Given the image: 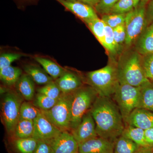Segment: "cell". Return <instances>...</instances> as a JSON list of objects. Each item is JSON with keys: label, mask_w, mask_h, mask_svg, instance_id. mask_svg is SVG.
<instances>
[{"label": "cell", "mask_w": 153, "mask_h": 153, "mask_svg": "<svg viewBox=\"0 0 153 153\" xmlns=\"http://www.w3.org/2000/svg\"><path fill=\"white\" fill-rule=\"evenodd\" d=\"M77 1L91 6V7H95L99 2L100 0H77Z\"/></svg>", "instance_id": "ab89813d"}, {"label": "cell", "mask_w": 153, "mask_h": 153, "mask_svg": "<svg viewBox=\"0 0 153 153\" xmlns=\"http://www.w3.org/2000/svg\"><path fill=\"white\" fill-rule=\"evenodd\" d=\"M102 46L111 54L115 55L120 48L115 41L113 29L106 25L104 41Z\"/></svg>", "instance_id": "83f0119b"}, {"label": "cell", "mask_w": 153, "mask_h": 153, "mask_svg": "<svg viewBox=\"0 0 153 153\" xmlns=\"http://www.w3.org/2000/svg\"><path fill=\"white\" fill-rule=\"evenodd\" d=\"M113 33L115 41L120 48L121 45L125 43L126 33L125 25H120L113 29Z\"/></svg>", "instance_id": "d590c367"}, {"label": "cell", "mask_w": 153, "mask_h": 153, "mask_svg": "<svg viewBox=\"0 0 153 153\" xmlns=\"http://www.w3.org/2000/svg\"><path fill=\"white\" fill-rule=\"evenodd\" d=\"M145 138L149 147H153V127L145 130Z\"/></svg>", "instance_id": "f35d334b"}, {"label": "cell", "mask_w": 153, "mask_h": 153, "mask_svg": "<svg viewBox=\"0 0 153 153\" xmlns=\"http://www.w3.org/2000/svg\"><path fill=\"white\" fill-rule=\"evenodd\" d=\"M134 9L133 0H119L109 14H126Z\"/></svg>", "instance_id": "1f68e13d"}, {"label": "cell", "mask_w": 153, "mask_h": 153, "mask_svg": "<svg viewBox=\"0 0 153 153\" xmlns=\"http://www.w3.org/2000/svg\"><path fill=\"white\" fill-rule=\"evenodd\" d=\"M146 15L148 25L153 23V0L148 3L146 7Z\"/></svg>", "instance_id": "74e56055"}, {"label": "cell", "mask_w": 153, "mask_h": 153, "mask_svg": "<svg viewBox=\"0 0 153 153\" xmlns=\"http://www.w3.org/2000/svg\"><path fill=\"white\" fill-rule=\"evenodd\" d=\"M33 153H53L49 140H39Z\"/></svg>", "instance_id": "8d00e7d4"}, {"label": "cell", "mask_w": 153, "mask_h": 153, "mask_svg": "<svg viewBox=\"0 0 153 153\" xmlns=\"http://www.w3.org/2000/svg\"><path fill=\"white\" fill-rule=\"evenodd\" d=\"M113 96L125 123L127 119L134 110L140 108V87L120 84Z\"/></svg>", "instance_id": "8992f818"}, {"label": "cell", "mask_w": 153, "mask_h": 153, "mask_svg": "<svg viewBox=\"0 0 153 153\" xmlns=\"http://www.w3.org/2000/svg\"><path fill=\"white\" fill-rule=\"evenodd\" d=\"M126 14H108L102 15L101 19L105 25L112 29L125 25Z\"/></svg>", "instance_id": "4dcf8cb0"}, {"label": "cell", "mask_w": 153, "mask_h": 153, "mask_svg": "<svg viewBox=\"0 0 153 153\" xmlns=\"http://www.w3.org/2000/svg\"><path fill=\"white\" fill-rule=\"evenodd\" d=\"M22 97L19 94L9 91L5 94L2 104L3 121L8 133L13 135L20 118V111Z\"/></svg>", "instance_id": "ba28073f"}, {"label": "cell", "mask_w": 153, "mask_h": 153, "mask_svg": "<svg viewBox=\"0 0 153 153\" xmlns=\"http://www.w3.org/2000/svg\"><path fill=\"white\" fill-rule=\"evenodd\" d=\"M72 97L73 93H62L51 109L41 110L42 113L61 131L70 130Z\"/></svg>", "instance_id": "5b68a950"}, {"label": "cell", "mask_w": 153, "mask_h": 153, "mask_svg": "<svg viewBox=\"0 0 153 153\" xmlns=\"http://www.w3.org/2000/svg\"><path fill=\"white\" fill-rule=\"evenodd\" d=\"M88 83L95 90L98 95L111 97L120 85L117 63H111L103 68L90 71L86 74Z\"/></svg>", "instance_id": "3957f363"}, {"label": "cell", "mask_w": 153, "mask_h": 153, "mask_svg": "<svg viewBox=\"0 0 153 153\" xmlns=\"http://www.w3.org/2000/svg\"><path fill=\"white\" fill-rule=\"evenodd\" d=\"M147 5L140 3L137 7L126 14L125 26L126 36V45L130 47L147 27L146 15Z\"/></svg>", "instance_id": "52a82bcc"}, {"label": "cell", "mask_w": 153, "mask_h": 153, "mask_svg": "<svg viewBox=\"0 0 153 153\" xmlns=\"http://www.w3.org/2000/svg\"><path fill=\"white\" fill-rule=\"evenodd\" d=\"M71 134L78 144L98 136L96 124L90 110L83 116L78 126L71 131Z\"/></svg>", "instance_id": "30bf717a"}, {"label": "cell", "mask_w": 153, "mask_h": 153, "mask_svg": "<svg viewBox=\"0 0 153 153\" xmlns=\"http://www.w3.org/2000/svg\"><path fill=\"white\" fill-rule=\"evenodd\" d=\"M140 108L153 112V82H149L140 87Z\"/></svg>", "instance_id": "d4e9b609"}, {"label": "cell", "mask_w": 153, "mask_h": 153, "mask_svg": "<svg viewBox=\"0 0 153 153\" xmlns=\"http://www.w3.org/2000/svg\"><path fill=\"white\" fill-rule=\"evenodd\" d=\"M143 64L146 76L153 82V54L143 56Z\"/></svg>", "instance_id": "836d02e7"}, {"label": "cell", "mask_w": 153, "mask_h": 153, "mask_svg": "<svg viewBox=\"0 0 153 153\" xmlns=\"http://www.w3.org/2000/svg\"><path fill=\"white\" fill-rule=\"evenodd\" d=\"M114 142L99 136L79 144V153H114Z\"/></svg>", "instance_id": "7c38bea8"}, {"label": "cell", "mask_w": 153, "mask_h": 153, "mask_svg": "<svg viewBox=\"0 0 153 153\" xmlns=\"http://www.w3.org/2000/svg\"><path fill=\"white\" fill-rule=\"evenodd\" d=\"M22 55L15 53H6L1 55L0 57V69L11 66L14 61L19 60Z\"/></svg>", "instance_id": "e575fe53"}, {"label": "cell", "mask_w": 153, "mask_h": 153, "mask_svg": "<svg viewBox=\"0 0 153 153\" xmlns=\"http://www.w3.org/2000/svg\"><path fill=\"white\" fill-rule=\"evenodd\" d=\"M38 93L44 94L54 99L60 98L62 93L56 82L54 81L47 83L37 89Z\"/></svg>", "instance_id": "f546056e"}, {"label": "cell", "mask_w": 153, "mask_h": 153, "mask_svg": "<svg viewBox=\"0 0 153 153\" xmlns=\"http://www.w3.org/2000/svg\"><path fill=\"white\" fill-rule=\"evenodd\" d=\"M22 75V70L18 67L10 66L0 69L1 80L8 86L16 84Z\"/></svg>", "instance_id": "7402d4cb"}, {"label": "cell", "mask_w": 153, "mask_h": 153, "mask_svg": "<svg viewBox=\"0 0 153 153\" xmlns=\"http://www.w3.org/2000/svg\"><path fill=\"white\" fill-rule=\"evenodd\" d=\"M68 10L82 20L85 24L98 18L93 7L79 1L57 0Z\"/></svg>", "instance_id": "4fadbf2b"}, {"label": "cell", "mask_w": 153, "mask_h": 153, "mask_svg": "<svg viewBox=\"0 0 153 153\" xmlns=\"http://www.w3.org/2000/svg\"><path fill=\"white\" fill-rule=\"evenodd\" d=\"M34 132V121L23 120H19L13 136L14 138L33 137Z\"/></svg>", "instance_id": "603a6c76"}, {"label": "cell", "mask_w": 153, "mask_h": 153, "mask_svg": "<svg viewBox=\"0 0 153 153\" xmlns=\"http://www.w3.org/2000/svg\"><path fill=\"white\" fill-rule=\"evenodd\" d=\"M41 113V110L36 107L33 103L24 102L20 108L19 120H26L34 121Z\"/></svg>", "instance_id": "484cf974"}, {"label": "cell", "mask_w": 153, "mask_h": 153, "mask_svg": "<svg viewBox=\"0 0 153 153\" xmlns=\"http://www.w3.org/2000/svg\"><path fill=\"white\" fill-rule=\"evenodd\" d=\"M153 148L150 147H140L139 149L135 153H152Z\"/></svg>", "instance_id": "60d3db41"}, {"label": "cell", "mask_w": 153, "mask_h": 153, "mask_svg": "<svg viewBox=\"0 0 153 153\" xmlns=\"http://www.w3.org/2000/svg\"><path fill=\"white\" fill-rule=\"evenodd\" d=\"M33 137L39 140H49L54 138L61 131L53 124L42 112L34 120Z\"/></svg>", "instance_id": "9c48e42d"}, {"label": "cell", "mask_w": 153, "mask_h": 153, "mask_svg": "<svg viewBox=\"0 0 153 153\" xmlns=\"http://www.w3.org/2000/svg\"><path fill=\"white\" fill-rule=\"evenodd\" d=\"M151 0H141L140 2V3H142L143 4H144L147 5L148 3Z\"/></svg>", "instance_id": "7bdbcfd3"}, {"label": "cell", "mask_w": 153, "mask_h": 153, "mask_svg": "<svg viewBox=\"0 0 153 153\" xmlns=\"http://www.w3.org/2000/svg\"><path fill=\"white\" fill-rule=\"evenodd\" d=\"M38 142L34 137L14 138L12 145L17 153H33Z\"/></svg>", "instance_id": "44dd1931"}, {"label": "cell", "mask_w": 153, "mask_h": 153, "mask_svg": "<svg viewBox=\"0 0 153 153\" xmlns=\"http://www.w3.org/2000/svg\"><path fill=\"white\" fill-rule=\"evenodd\" d=\"M134 45L135 50L142 56L153 54V23L148 25Z\"/></svg>", "instance_id": "9a60e30c"}, {"label": "cell", "mask_w": 153, "mask_h": 153, "mask_svg": "<svg viewBox=\"0 0 153 153\" xmlns=\"http://www.w3.org/2000/svg\"><path fill=\"white\" fill-rule=\"evenodd\" d=\"M141 0H133L134 3V8L137 7L138 5L140 3V2Z\"/></svg>", "instance_id": "b9f144b4"}, {"label": "cell", "mask_w": 153, "mask_h": 153, "mask_svg": "<svg viewBox=\"0 0 153 153\" xmlns=\"http://www.w3.org/2000/svg\"><path fill=\"white\" fill-rule=\"evenodd\" d=\"M24 70L38 84L46 85L53 81V79L47 74L44 69L34 65H27L25 66Z\"/></svg>", "instance_id": "ac0fdd59"}, {"label": "cell", "mask_w": 153, "mask_h": 153, "mask_svg": "<svg viewBox=\"0 0 153 153\" xmlns=\"http://www.w3.org/2000/svg\"><path fill=\"white\" fill-rule=\"evenodd\" d=\"M53 153H79V144L69 131H62L49 140Z\"/></svg>", "instance_id": "8fae6325"}, {"label": "cell", "mask_w": 153, "mask_h": 153, "mask_svg": "<svg viewBox=\"0 0 153 153\" xmlns=\"http://www.w3.org/2000/svg\"><path fill=\"white\" fill-rule=\"evenodd\" d=\"M119 0H100L94 7L96 12L102 15L109 14L114 6Z\"/></svg>", "instance_id": "d6a6232c"}, {"label": "cell", "mask_w": 153, "mask_h": 153, "mask_svg": "<svg viewBox=\"0 0 153 153\" xmlns=\"http://www.w3.org/2000/svg\"><path fill=\"white\" fill-rule=\"evenodd\" d=\"M152 153H153V152H152Z\"/></svg>", "instance_id": "f6af8a7d"}, {"label": "cell", "mask_w": 153, "mask_h": 153, "mask_svg": "<svg viewBox=\"0 0 153 153\" xmlns=\"http://www.w3.org/2000/svg\"><path fill=\"white\" fill-rule=\"evenodd\" d=\"M62 93H72L82 87L81 79L76 74L65 71L55 81Z\"/></svg>", "instance_id": "2e32d148"}, {"label": "cell", "mask_w": 153, "mask_h": 153, "mask_svg": "<svg viewBox=\"0 0 153 153\" xmlns=\"http://www.w3.org/2000/svg\"><path fill=\"white\" fill-rule=\"evenodd\" d=\"M97 96L96 91L90 86L81 87L73 92L71 131L80 123L83 116L90 110Z\"/></svg>", "instance_id": "277c9868"}, {"label": "cell", "mask_w": 153, "mask_h": 153, "mask_svg": "<svg viewBox=\"0 0 153 153\" xmlns=\"http://www.w3.org/2000/svg\"><path fill=\"white\" fill-rule=\"evenodd\" d=\"M35 59L53 79H58L66 71L64 68L49 59L41 57H36Z\"/></svg>", "instance_id": "d6986e66"}, {"label": "cell", "mask_w": 153, "mask_h": 153, "mask_svg": "<svg viewBox=\"0 0 153 153\" xmlns=\"http://www.w3.org/2000/svg\"><path fill=\"white\" fill-rule=\"evenodd\" d=\"M125 126L130 125L145 130L153 127V112L144 108L134 110L127 119Z\"/></svg>", "instance_id": "5bb4252c"}, {"label": "cell", "mask_w": 153, "mask_h": 153, "mask_svg": "<svg viewBox=\"0 0 153 153\" xmlns=\"http://www.w3.org/2000/svg\"><path fill=\"white\" fill-rule=\"evenodd\" d=\"M27 74H22L16 84L18 93L28 101L34 100L35 95V83Z\"/></svg>", "instance_id": "e0dca14e"}, {"label": "cell", "mask_w": 153, "mask_h": 153, "mask_svg": "<svg viewBox=\"0 0 153 153\" xmlns=\"http://www.w3.org/2000/svg\"><path fill=\"white\" fill-rule=\"evenodd\" d=\"M58 99H54L40 93L35 95L33 104L42 111H47L51 109L57 103Z\"/></svg>", "instance_id": "f1b7e54d"}, {"label": "cell", "mask_w": 153, "mask_h": 153, "mask_svg": "<svg viewBox=\"0 0 153 153\" xmlns=\"http://www.w3.org/2000/svg\"><path fill=\"white\" fill-rule=\"evenodd\" d=\"M140 147L131 140L121 135L115 141L114 153H135Z\"/></svg>", "instance_id": "cb8c5ba5"}, {"label": "cell", "mask_w": 153, "mask_h": 153, "mask_svg": "<svg viewBox=\"0 0 153 153\" xmlns=\"http://www.w3.org/2000/svg\"><path fill=\"white\" fill-rule=\"evenodd\" d=\"M66 1H76V0H66Z\"/></svg>", "instance_id": "ee69618b"}, {"label": "cell", "mask_w": 153, "mask_h": 153, "mask_svg": "<svg viewBox=\"0 0 153 153\" xmlns=\"http://www.w3.org/2000/svg\"><path fill=\"white\" fill-rule=\"evenodd\" d=\"M144 131L137 127L126 125L122 135L131 140L140 147H147L149 146L145 140Z\"/></svg>", "instance_id": "ffe728a7"}, {"label": "cell", "mask_w": 153, "mask_h": 153, "mask_svg": "<svg viewBox=\"0 0 153 153\" xmlns=\"http://www.w3.org/2000/svg\"><path fill=\"white\" fill-rule=\"evenodd\" d=\"M93 35L102 45L104 41L106 25L101 19L98 18L86 23Z\"/></svg>", "instance_id": "4316f807"}, {"label": "cell", "mask_w": 153, "mask_h": 153, "mask_svg": "<svg viewBox=\"0 0 153 153\" xmlns=\"http://www.w3.org/2000/svg\"><path fill=\"white\" fill-rule=\"evenodd\" d=\"M98 136L115 142L125 127L117 105L111 97L98 95L90 110Z\"/></svg>", "instance_id": "6da1fadb"}, {"label": "cell", "mask_w": 153, "mask_h": 153, "mask_svg": "<svg viewBox=\"0 0 153 153\" xmlns=\"http://www.w3.org/2000/svg\"><path fill=\"white\" fill-rule=\"evenodd\" d=\"M117 69L120 84L141 87L150 82L145 74L143 56L135 50L124 53L117 63Z\"/></svg>", "instance_id": "7a4b0ae2"}]
</instances>
